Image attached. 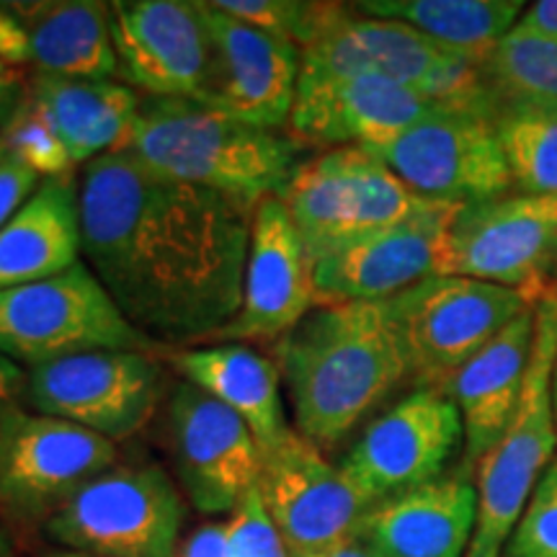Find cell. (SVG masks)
Segmentation results:
<instances>
[{
	"label": "cell",
	"mask_w": 557,
	"mask_h": 557,
	"mask_svg": "<svg viewBox=\"0 0 557 557\" xmlns=\"http://www.w3.org/2000/svg\"><path fill=\"white\" fill-rule=\"evenodd\" d=\"M549 395H553V410H555V423H557V357L553 364V382H549Z\"/></svg>",
	"instance_id": "obj_42"
},
{
	"label": "cell",
	"mask_w": 557,
	"mask_h": 557,
	"mask_svg": "<svg viewBox=\"0 0 557 557\" xmlns=\"http://www.w3.org/2000/svg\"><path fill=\"white\" fill-rule=\"evenodd\" d=\"M0 557H16V553H13V545L3 532H0Z\"/></svg>",
	"instance_id": "obj_43"
},
{
	"label": "cell",
	"mask_w": 557,
	"mask_h": 557,
	"mask_svg": "<svg viewBox=\"0 0 557 557\" xmlns=\"http://www.w3.org/2000/svg\"><path fill=\"white\" fill-rule=\"evenodd\" d=\"M26 385V369L18 367L16 361L0 357V418L11 406L21 403Z\"/></svg>",
	"instance_id": "obj_38"
},
{
	"label": "cell",
	"mask_w": 557,
	"mask_h": 557,
	"mask_svg": "<svg viewBox=\"0 0 557 557\" xmlns=\"http://www.w3.org/2000/svg\"><path fill=\"white\" fill-rule=\"evenodd\" d=\"M557 267V197L504 194L462 205L449 220L444 274L519 292L537 305Z\"/></svg>",
	"instance_id": "obj_11"
},
{
	"label": "cell",
	"mask_w": 557,
	"mask_h": 557,
	"mask_svg": "<svg viewBox=\"0 0 557 557\" xmlns=\"http://www.w3.org/2000/svg\"><path fill=\"white\" fill-rule=\"evenodd\" d=\"M323 557H380V555L374 553V549L369 547L364 540L354 534V537L344 540V542H341V545L333 547L331 553H325Z\"/></svg>",
	"instance_id": "obj_41"
},
{
	"label": "cell",
	"mask_w": 557,
	"mask_h": 557,
	"mask_svg": "<svg viewBox=\"0 0 557 557\" xmlns=\"http://www.w3.org/2000/svg\"><path fill=\"white\" fill-rule=\"evenodd\" d=\"M259 493L289 553L323 557L354 537L372 504L295 426L261 451Z\"/></svg>",
	"instance_id": "obj_14"
},
{
	"label": "cell",
	"mask_w": 557,
	"mask_h": 557,
	"mask_svg": "<svg viewBox=\"0 0 557 557\" xmlns=\"http://www.w3.org/2000/svg\"><path fill=\"white\" fill-rule=\"evenodd\" d=\"M90 351L158 354L160 346L122 315L86 261L0 292V357L34 369Z\"/></svg>",
	"instance_id": "obj_7"
},
{
	"label": "cell",
	"mask_w": 557,
	"mask_h": 557,
	"mask_svg": "<svg viewBox=\"0 0 557 557\" xmlns=\"http://www.w3.org/2000/svg\"><path fill=\"white\" fill-rule=\"evenodd\" d=\"M320 308L312 261L278 197L263 199L250 218L243 305L212 344L282 341Z\"/></svg>",
	"instance_id": "obj_21"
},
{
	"label": "cell",
	"mask_w": 557,
	"mask_h": 557,
	"mask_svg": "<svg viewBox=\"0 0 557 557\" xmlns=\"http://www.w3.org/2000/svg\"><path fill=\"white\" fill-rule=\"evenodd\" d=\"M169 436L181 487L205 517L233 513L259 485L261 449L253 431L186 380L169 398Z\"/></svg>",
	"instance_id": "obj_17"
},
{
	"label": "cell",
	"mask_w": 557,
	"mask_h": 557,
	"mask_svg": "<svg viewBox=\"0 0 557 557\" xmlns=\"http://www.w3.org/2000/svg\"><path fill=\"white\" fill-rule=\"evenodd\" d=\"M191 385L205 389L222 406L238 413L267 451L282 438L284 421L282 374L276 364L243 344H209L171 348L163 357Z\"/></svg>",
	"instance_id": "obj_25"
},
{
	"label": "cell",
	"mask_w": 557,
	"mask_h": 557,
	"mask_svg": "<svg viewBox=\"0 0 557 557\" xmlns=\"http://www.w3.org/2000/svg\"><path fill=\"white\" fill-rule=\"evenodd\" d=\"M160 393L163 369L158 354L90 351L26 369L21 406L116 444L145 429Z\"/></svg>",
	"instance_id": "obj_13"
},
{
	"label": "cell",
	"mask_w": 557,
	"mask_h": 557,
	"mask_svg": "<svg viewBox=\"0 0 557 557\" xmlns=\"http://www.w3.org/2000/svg\"><path fill=\"white\" fill-rule=\"evenodd\" d=\"M491 99L557 101V39L513 26L480 62Z\"/></svg>",
	"instance_id": "obj_30"
},
{
	"label": "cell",
	"mask_w": 557,
	"mask_h": 557,
	"mask_svg": "<svg viewBox=\"0 0 557 557\" xmlns=\"http://www.w3.org/2000/svg\"><path fill=\"white\" fill-rule=\"evenodd\" d=\"M29 37V65L37 73L78 81H111L116 54L109 3L34 0L9 3Z\"/></svg>",
	"instance_id": "obj_27"
},
{
	"label": "cell",
	"mask_w": 557,
	"mask_h": 557,
	"mask_svg": "<svg viewBox=\"0 0 557 557\" xmlns=\"http://www.w3.org/2000/svg\"><path fill=\"white\" fill-rule=\"evenodd\" d=\"M537 336L529 359L524 393L504 436L480 457L478 519L468 557H504L534 487L553 465L557 423L553 410V364L557 357V289L534 305Z\"/></svg>",
	"instance_id": "obj_4"
},
{
	"label": "cell",
	"mask_w": 557,
	"mask_h": 557,
	"mask_svg": "<svg viewBox=\"0 0 557 557\" xmlns=\"http://www.w3.org/2000/svg\"><path fill=\"white\" fill-rule=\"evenodd\" d=\"M493 124L513 189L557 197V101L493 99Z\"/></svg>",
	"instance_id": "obj_29"
},
{
	"label": "cell",
	"mask_w": 557,
	"mask_h": 557,
	"mask_svg": "<svg viewBox=\"0 0 557 557\" xmlns=\"http://www.w3.org/2000/svg\"><path fill=\"white\" fill-rule=\"evenodd\" d=\"M406 351L408 377L442 389L511 320L534 308L519 292L465 276H429L385 299Z\"/></svg>",
	"instance_id": "obj_9"
},
{
	"label": "cell",
	"mask_w": 557,
	"mask_h": 557,
	"mask_svg": "<svg viewBox=\"0 0 557 557\" xmlns=\"http://www.w3.org/2000/svg\"><path fill=\"white\" fill-rule=\"evenodd\" d=\"M555 289H557V287H555Z\"/></svg>",
	"instance_id": "obj_46"
},
{
	"label": "cell",
	"mask_w": 557,
	"mask_h": 557,
	"mask_svg": "<svg viewBox=\"0 0 557 557\" xmlns=\"http://www.w3.org/2000/svg\"><path fill=\"white\" fill-rule=\"evenodd\" d=\"M465 447L462 418L442 389L418 387L364 429L341 470L372 506L444 475Z\"/></svg>",
	"instance_id": "obj_15"
},
{
	"label": "cell",
	"mask_w": 557,
	"mask_h": 557,
	"mask_svg": "<svg viewBox=\"0 0 557 557\" xmlns=\"http://www.w3.org/2000/svg\"><path fill=\"white\" fill-rule=\"evenodd\" d=\"M116 465V444L21 403L0 418V513L41 524Z\"/></svg>",
	"instance_id": "obj_12"
},
{
	"label": "cell",
	"mask_w": 557,
	"mask_h": 557,
	"mask_svg": "<svg viewBox=\"0 0 557 557\" xmlns=\"http://www.w3.org/2000/svg\"><path fill=\"white\" fill-rule=\"evenodd\" d=\"M504 557H557V457L534 487Z\"/></svg>",
	"instance_id": "obj_33"
},
{
	"label": "cell",
	"mask_w": 557,
	"mask_h": 557,
	"mask_svg": "<svg viewBox=\"0 0 557 557\" xmlns=\"http://www.w3.org/2000/svg\"><path fill=\"white\" fill-rule=\"evenodd\" d=\"M250 218L214 191L111 152L81 176L83 261L158 346L209 341L240 312Z\"/></svg>",
	"instance_id": "obj_1"
},
{
	"label": "cell",
	"mask_w": 557,
	"mask_h": 557,
	"mask_svg": "<svg viewBox=\"0 0 557 557\" xmlns=\"http://www.w3.org/2000/svg\"><path fill=\"white\" fill-rule=\"evenodd\" d=\"M305 73L374 75L408 86L438 103L483 101L480 60L423 37L400 21L361 16L354 5L331 3L323 24L302 47Z\"/></svg>",
	"instance_id": "obj_6"
},
{
	"label": "cell",
	"mask_w": 557,
	"mask_h": 557,
	"mask_svg": "<svg viewBox=\"0 0 557 557\" xmlns=\"http://www.w3.org/2000/svg\"><path fill=\"white\" fill-rule=\"evenodd\" d=\"M186 508L158 465L111 468L83 485L45 527L47 540L96 557H176Z\"/></svg>",
	"instance_id": "obj_8"
},
{
	"label": "cell",
	"mask_w": 557,
	"mask_h": 557,
	"mask_svg": "<svg viewBox=\"0 0 557 557\" xmlns=\"http://www.w3.org/2000/svg\"><path fill=\"white\" fill-rule=\"evenodd\" d=\"M120 152L158 176L214 191L248 212L276 197L299 163L289 135L253 127L207 103L156 96L139 101Z\"/></svg>",
	"instance_id": "obj_3"
},
{
	"label": "cell",
	"mask_w": 557,
	"mask_h": 557,
	"mask_svg": "<svg viewBox=\"0 0 557 557\" xmlns=\"http://www.w3.org/2000/svg\"><path fill=\"white\" fill-rule=\"evenodd\" d=\"M478 491L468 468L372 506L357 537L380 557H468Z\"/></svg>",
	"instance_id": "obj_22"
},
{
	"label": "cell",
	"mask_w": 557,
	"mask_h": 557,
	"mask_svg": "<svg viewBox=\"0 0 557 557\" xmlns=\"http://www.w3.org/2000/svg\"><path fill=\"white\" fill-rule=\"evenodd\" d=\"M29 99V86L26 88H0V129L13 120V114Z\"/></svg>",
	"instance_id": "obj_40"
},
{
	"label": "cell",
	"mask_w": 557,
	"mask_h": 557,
	"mask_svg": "<svg viewBox=\"0 0 557 557\" xmlns=\"http://www.w3.org/2000/svg\"><path fill=\"white\" fill-rule=\"evenodd\" d=\"M421 197L472 205L511 194L513 181L500 150L493 99L436 103L393 143L367 150Z\"/></svg>",
	"instance_id": "obj_10"
},
{
	"label": "cell",
	"mask_w": 557,
	"mask_h": 557,
	"mask_svg": "<svg viewBox=\"0 0 557 557\" xmlns=\"http://www.w3.org/2000/svg\"><path fill=\"white\" fill-rule=\"evenodd\" d=\"M41 557H96V555L73 553V549H52V553H47V555H41Z\"/></svg>",
	"instance_id": "obj_44"
},
{
	"label": "cell",
	"mask_w": 557,
	"mask_h": 557,
	"mask_svg": "<svg viewBox=\"0 0 557 557\" xmlns=\"http://www.w3.org/2000/svg\"><path fill=\"white\" fill-rule=\"evenodd\" d=\"M0 139H3L5 152L37 173L41 181L73 176L75 163L70 158L65 143L54 132L45 111L32 101V96L13 114V120L0 129Z\"/></svg>",
	"instance_id": "obj_31"
},
{
	"label": "cell",
	"mask_w": 557,
	"mask_h": 557,
	"mask_svg": "<svg viewBox=\"0 0 557 557\" xmlns=\"http://www.w3.org/2000/svg\"><path fill=\"white\" fill-rule=\"evenodd\" d=\"M537 336V312L529 308L451 374L442 393L455 403L465 429V468L504 436L524 393L529 359Z\"/></svg>",
	"instance_id": "obj_23"
},
{
	"label": "cell",
	"mask_w": 557,
	"mask_h": 557,
	"mask_svg": "<svg viewBox=\"0 0 557 557\" xmlns=\"http://www.w3.org/2000/svg\"><path fill=\"white\" fill-rule=\"evenodd\" d=\"M517 26L557 39V0H537V3L527 5Z\"/></svg>",
	"instance_id": "obj_39"
},
{
	"label": "cell",
	"mask_w": 557,
	"mask_h": 557,
	"mask_svg": "<svg viewBox=\"0 0 557 557\" xmlns=\"http://www.w3.org/2000/svg\"><path fill=\"white\" fill-rule=\"evenodd\" d=\"M209 3L243 24L292 39L299 52L310 45L331 9V3H302V0H209Z\"/></svg>",
	"instance_id": "obj_32"
},
{
	"label": "cell",
	"mask_w": 557,
	"mask_h": 557,
	"mask_svg": "<svg viewBox=\"0 0 557 557\" xmlns=\"http://www.w3.org/2000/svg\"><path fill=\"white\" fill-rule=\"evenodd\" d=\"M462 205H436L398 225L361 235L312 263L318 305L385 302L444 274L449 220Z\"/></svg>",
	"instance_id": "obj_20"
},
{
	"label": "cell",
	"mask_w": 557,
	"mask_h": 557,
	"mask_svg": "<svg viewBox=\"0 0 557 557\" xmlns=\"http://www.w3.org/2000/svg\"><path fill=\"white\" fill-rule=\"evenodd\" d=\"M176 557H227L225 521H209L181 542Z\"/></svg>",
	"instance_id": "obj_37"
},
{
	"label": "cell",
	"mask_w": 557,
	"mask_h": 557,
	"mask_svg": "<svg viewBox=\"0 0 557 557\" xmlns=\"http://www.w3.org/2000/svg\"><path fill=\"white\" fill-rule=\"evenodd\" d=\"M41 178L5 152L0 160V230L18 212L21 205L39 189Z\"/></svg>",
	"instance_id": "obj_35"
},
{
	"label": "cell",
	"mask_w": 557,
	"mask_h": 557,
	"mask_svg": "<svg viewBox=\"0 0 557 557\" xmlns=\"http://www.w3.org/2000/svg\"><path fill=\"white\" fill-rule=\"evenodd\" d=\"M361 16L400 21L423 37L483 62L485 54L519 24V0H364Z\"/></svg>",
	"instance_id": "obj_28"
},
{
	"label": "cell",
	"mask_w": 557,
	"mask_h": 557,
	"mask_svg": "<svg viewBox=\"0 0 557 557\" xmlns=\"http://www.w3.org/2000/svg\"><path fill=\"white\" fill-rule=\"evenodd\" d=\"M0 58L9 65H29V37L9 3L0 5Z\"/></svg>",
	"instance_id": "obj_36"
},
{
	"label": "cell",
	"mask_w": 557,
	"mask_h": 557,
	"mask_svg": "<svg viewBox=\"0 0 557 557\" xmlns=\"http://www.w3.org/2000/svg\"><path fill=\"white\" fill-rule=\"evenodd\" d=\"M3 156H5V145H3V139H0V160H3Z\"/></svg>",
	"instance_id": "obj_45"
},
{
	"label": "cell",
	"mask_w": 557,
	"mask_h": 557,
	"mask_svg": "<svg viewBox=\"0 0 557 557\" xmlns=\"http://www.w3.org/2000/svg\"><path fill=\"white\" fill-rule=\"evenodd\" d=\"M438 101L374 75L299 70L287 135L299 150H374L426 116Z\"/></svg>",
	"instance_id": "obj_18"
},
{
	"label": "cell",
	"mask_w": 557,
	"mask_h": 557,
	"mask_svg": "<svg viewBox=\"0 0 557 557\" xmlns=\"http://www.w3.org/2000/svg\"><path fill=\"white\" fill-rule=\"evenodd\" d=\"M276 197L295 222L312 263L361 235L447 205L416 194L377 156L361 148L325 150L299 160Z\"/></svg>",
	"instance_id": "obj_5"
},
{
	"label": "cell",
	"mask_w": 557,
	"mask_h": 557,
	"mask_svg": "<svg viewBox=\"0 0 557 557\" xmlns=\"http://www.w3.org/2000/svg\"><path fill=\"white\" fill-rule=\"evenodd\" d=\"M78 261L81 181L45 178L0 230V292L45 282Z\"/></svg>",
	"instance_id": "obj_24"
},
{
	"label": "cell",
	"mask_w": 557,
	"mask_h": 557,
	"mask_svg": "<svg viewBox=\"0 0 557 557\" xmlns=\"http://www.w3.org/2000/svg\"><path fill=\"white\" fill-rule=\"evenodd\" d=\"M212 34V65L199 103L261 129H287L302 52L292 39L256 29L201 3Z\"/></svg>",
	"instance_id": "obj_19"
},
{
	"label": "cell",
	"mask_w": 557,
	"mask_h": 557,
	"mask_svg": "<svg viewBox=\"0 0 557 557\" xmlns=\"http://www.w3.org/2000/svg\"><path fill=\"white\" fill-rule=\"evenodd\" d=\"M227 557H295L263 506L259 485L225 521Z\"/></svg>",
	"instance_id": "obj_34"
},
{
	"label": "cell",
	"mask_w": 557,
	"mask_h": 557,
	"mask_svg": "<svg viewBox=\"0 0 557 557\" xmlns=\"http://www.w3.org/2000/svg\"><path fill=\"white\" fill-rule=\"evenodd\" d=\"M29 96L58 132L75 165L120 152L137 120L139 96L116 81L34 73Z\"/></svg>",
	"instance_id": "obj_26"
},
{
	"label": "cell",
	"mask_w": 557,
	"mask_h": 557,
	"mask_svg": "<svg viewBox=\"0 0 557 557\" xmlns=\"http://www.w3.org/2000/svg\"><path fill=\"white\" fill-rule=\"evenodd\" d=\"M295 429L318 447L344 438L408 380L398 331L382 302L320 305L274 344Z\"/></svg>",
	"instance_id": "obj_2"
},
{
	"label": "cell",
	"mask_w": 557,
	"mask_h": 557,
	"mask_svg": "<svg viewBox=\"0 0 557 557\" xmlns=\"http://www.w3.org/2000/svg\"><path fill=\"white\" fill-rule=\"evenodd\" d=\"M116 75L156 99L205 94L212 34L197 0H120L109 3Z\"/></svg>",
	"instance_id": "obj_16"
}]
</instances>
